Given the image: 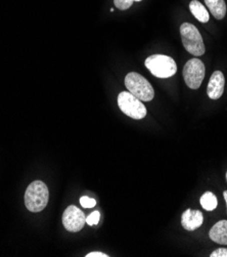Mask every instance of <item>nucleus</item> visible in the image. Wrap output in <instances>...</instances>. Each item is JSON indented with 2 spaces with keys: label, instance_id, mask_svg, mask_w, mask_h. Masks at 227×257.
Instances as JSON below:
<instances>
[{
  "label": "nucleus",
  "instance_id": "4",
  "mask_svg": "<svg viewBox=\"0 0 227 257\" xmlns=\"http://www.w3.org/2000/svg\"><path fill=\"white\" fill-rule=\"evenodd\" d=\"M145 67L158 78H169L177 72L175 61L164 55H154L145 60Z\"/></svg>",
  "mask_w": 227,
  "mask_h": 257
},
{
  "label": "nucleus",
  "instance_id": "11",
  "mask_svg": "<svg viewBox=\"0 0 227 257\" xmlns=\"http://www.w3.org/2000/svg\"><path fill=\"white\" fill-rule=\"evenodd\" d=\"M205 4L217 20H222L226 15V4L224 0H205Z\"/></svg>",
  "mask_w": 227,
  "mask_h": 257
},
{
  "label": "nucleus",
  "instance_id": "8",
  "mask_svg": "<svg viewBox=\"0 0 227 257\" xmlns=\"http://www.w3.org/2000/svg\"><path fill=\"white\" fill-rule=\"evenodd\" d=\"M224 85H225V78L222 72L215 71L209 81L207 93L208 96L211 99H218L222 96L224 91Z\"/></svg>",
  "mask_w": 227,
  "mask_h": 257
},
{
  "label": "nucleus",
  "instance_id": "1",
  "mask_svg": "<svg viewBox=\"0 0 227 257\" xmlns=\"http://www.w3.org/2000/svg\"><path fill=\"white\" fill-rule=\"evenodd\" d=\"M49 192L47 186L41 181H35L29 185L25 193V204L31 212L42 211L48 203Z\"/></svg>",
  "mask_w": 227,
  "mask_h": 257
},
{
  "label": "nucleus",
  "instance_id": "9",
  "mask_svg": "<svg viewBox=\"0 0 227 257\" xmlns=\"http://www.w3.org/2000/svg\"><path fill=\"white\" fill-rule=\"evenodd\" d=\"M204 222V216L199 210L187 209L181 217V224L186 230H194Z\"/></svg>",
  "mask_w": 227,
  "mask_h": 257
},
{
  "label": "nucleus",
  "instance_id": "21",
  "mask_svg": "<svg viewBox=\"0 0 227 257\" xmlns=\"http://www.w3.org/2000/svg\"><path fill=\"white\" fill-rule=\"evenodd\" d=\"M226 181H227V172H226Z\"/></svg>",
  "mask_w": 227,
  "mask_h": 257
},
{
  "label": "nucleus",
  "instance_id": "3",
  "mask_svg": "<svg viewBox=\"0 0 227 257\" xmlns=\"http://www.w3.org/2000/svg\"><path fill=\"white\" fill-rule=\"evenodd\" d=\"M125 85L128 91L143 101H149L154 98L155 91L150 83L139 75L138 73L131 72L125 77Z\"/></svg>",
  "mask_w": 227,
  "mask_h": 257
},
{
  "label": "nucleus",
  "instance_id": "13",
  "mask_svg": "<svg viewBox=\"0 0 227 257\" xmlns=\"http://www.w3.org/2000/svg\"><path fill=\"white\" fill-rule=\"evenodd\" d=\"M200 205L205 210L207 211H213L216 209L217 205H218V201L216 196L211 193V192H207L205 193L200 198Z\"/></svg>",
  "mask_w": 227,
  "mask_h": 257
},
{
  "label": "nucleus",
  "instance_id": "12",
  "mask_svg": "<svg viewBox=\"0 0 227 257\" xmlns=\"http://www.w3.org/2000/svg\"><path fill=\"white\" fill-rule=\"evenodd\" d=\"M189 10L191 14L195 17V19L200 23H207L209 21L210 16L208 11L203 5L197 2V0H192L189 4Z\"/></svg>",
  "mask_w": 227,
  "mask_h": 257
},
{
  "label": "nucleus",
  "instance_id": "16",
  "mask_svg": "<svg viewBox=\"0 0 227 257\" xmlns=\"http://www.w3.org/2000/svg\"><path fill=\"white\" fill-rule=\"evenodd\" d=\"M99 217H100L99 212H98V211H94V212H92L89 216L86 217V223H88L90 226L95 225V224L98 223Z\"/></svg>",
  "mask_w": 227,
  "mask_h": 257
},
{
  "label": "nucleus",
  "instance_id": "20",
  "mask_svg": "<svg viewBox=\"0 0 227 257\" xmlns=\"http://www.w3.org/2000/svg\"><path fill=\"white\" fill-rule=\"evenodd\" d=\"M133 2H141V0H133Z\"/></svg>",
  "mask_w": 227,
  "mask_h": 257
},
{
  "label": "nucleus",
  "instance_id": "19",
  "mask_svg": "<svg viewBox=\"0 0 227 257\" xmlns=\"http://www.w3.org/2000/svg\"><path fill=\"white\" fill-rule=\"evenodd\" d=\"M223 196H224V199H225V201H226V205H227V191H225V192L223 193Z\"/></svg>",
  "mask_w": 227,
  "mask_h": 257
},
{
  "label": "nucleus",
  "instance_id": "7",
  "mask_svg": "<svg viewBox=\"0 0 227 257\" xmlns=\"http://www.w3.org/2000/svg\"><path fill=\"white\" fill-rule=\"evenodd\" d=\"M86 223V216L78 207L71 205L63 214V224L69 232H79Z\"/></svg>",
  "mask_w": 227,
  "mask_h": 257
},
{
  "label": "nucleus",
  "instance_id": "10",
  "mask_svg": "<svg viewBox=\"0 0 227 257\" xmlns=\"http://www.w3.org/2000/svg\"><path fill=\"white\" fill-rule=\"evenodd\" d=\"M210 239L215 243L227 245V220L218 221L210 230Z\"/></svg>",
  "mask_w": 227,
  "mask_h": 257
},
{
  "label": "nucleus",
  "instance_id": "6",
  "mask_svg": "<svg viewBox=\"0 0 227 257\" xmlns=\"http://www.w3.org/2000/svg\"><path fill=\"white\" fill-rule=\"evenodd\" d=\"M205 65L198 59L189 60L183 68V78L191 89H197L205 78Z\"/></svg>",
  "mask_w": 227,
  "mask_h": 257
},
{
  "label": "nucleus",
  "instance_id": "2",
  "mask_svg": "<svg viewBox=\"0 0 227 257\" xmlns=\"http://www.w3.org/2000/svg\"><path fill=\"white\" fill-rule=\"evenodd\" d=\"M180 34L184 48L189 54L199 57L203 56L206 51L204 40L201 38L195 26L189 23H184L180 27Z\"/></svg>",
  "mask_w": 227,
  "mask_h": 257
},
{
  "label": "nucleus",
  "instance_id": "15",
  "mask_svg": "<svg viewBox=\"0 0 227 257\" xmlns=\"http://www.w3.org/2000/svg\"><path fill=\"white\" fill-rule=\"evenodd\" d=\"M80 203L84 208H92L96 205V201L94 199L86 197V196H84L80 199Z\"/></svg>",
  "mask_w": 227,
  "mask_h": 257
},
{
  "label": "nucleus",
  "instance_id": "17",
  "mask_svg": "<svg viewBox=\"0 0 227 257\" xmlns=\"http://www.w3.org/2000/svg\"><path fill=\"white\" fill-rule=\"evenodd\" d=\"M211 257H227V248H219L212 252Z\"/></svg>",
  "mask_w": 227,
  "mask_h": 257
},
{
  "label": "nucleus",
  "instance_id": "14",
  "mask_svg": "<svg viewBox=\"0 0 227 257\" xmlns=\"http://www.w3.org/2000/svg\"><path fill=\"white\" fill-rule=\"evenodd\" d=\"M115 6L117 9L121 11L128 10L132 5H133V0H114Z\"/></svg>",
  "mask_w": 227,
  "mask_h": 257
},
{
  "label": "nucleus",
  "instance_id": "5",
  "mask_svg": "<svg viewBox=\"0 0 227 257\" xmlns=\"http://www.w3.org/2000/svg\"><path fill=\"white\" fill-rule=\"evenodd\" d=\"M118 105L120 110L125 114L135 120L143 119L146 116V108L138 99L129 91H122L118 95Z\"/></svg>",
  "mask_w": 227,
  "mask_h": 257
},
{
  "label": "nucleus",
  "instance_id": "18",
  "mask_svg": "<svg viewBox=\"0 0 227 257\" xmlns=\"http://www.w3.org/2000/svg\"><path fill=\"white\" fill-rule=\"evenodd\" d=\"M109 255L102 252H90L86 255V257H108Z\"/></svg>",
  "mask_w": 227,
  "mask_h": 257
}]
</instances>
